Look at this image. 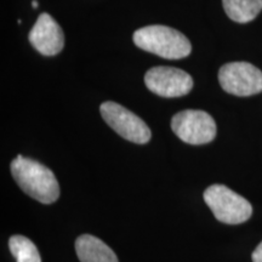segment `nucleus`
I'll use <instances>...</instances> for the list:
<instances>
[{
  "label": "nucleus",
  "instance_id": "3",
  "mask_svg": "<svg viewBox=\"0 0 262 262\" xmlns=\"http://www.w3.org/2000/svg\"><path fill=\"white\" fill-rule=\"evenodd\" d=\"M204 201L210 208L216 220L222 224H243L253 214V206L250 203L224 185H212L206 188Z\"/></svg>",
  "mask_w": 262,
  "mask_h": 262
},
{
  "label": "nucleus",
  "instance_id": "9",
  "mask_svg": "<svg viewBox=\"0 0 262 262\" xmlns=\"http://www.w3.org/2000/svg\"><path fill=\"white\" fill-rule=\"evenodd\" d=\"M75 251L80 262H119L112 249L91 234L78 237L75 241Z\"/></svg>",
  "mask_w": 262,
  "mask_h": 262
},
{
  "label": "nucleus",
  "instance_id": "8",
  "mask_svg": "<svg viewBox=\"0 0 262 262\" xmlns=\"http://www.w3.org/2000/svg\"><path fill=\"white\" fill-rule=\"evenodd\" d=\"M29 41L41 55L54 56L63 49L64 34L60 25L50 15L44 12L39 16L29 32Z\"/></svg>",
  "mask_w": 262,
  "mask_h": 262
},
{
  "label": "nucleus",
  "instance_id": "5",
  "mask_svg": "<svg viewBox=\"0 0 262 262\" xmlns=\"http://www.w3.org/2000/svg\"><path fill=\"white\" fill-rule=\"evenodd\" d=\"M100 112L104 122L123 139L143 145L152 137V133L147 124L140 117L120 104L108 101L101 104Z\"/></svg>",
  "mask_w": 262,
  "mask_h": 262
},
{
  "label": "nucleus",
  "instance_id": "2",
  "mask_svg": "<svg viewBox=\"0 0 262 262\" xmlns=\"http://www.w3.org/2000/svg\"><path fill=\"white\" fill-rule=\"evenodd\" d=\"M137 48L168 60L187 57L192 51L191 42L181 32L166 26H147L134 33Z\"/></svg>",
  "mask_w": 262,
  "mask_h": 262
},
{
  "label": "nucleus",
  "instance_id": "10",
  "mask_svg": "<svg viewBox=\"0 0 262 262\" xmlns=\"http://www.w3.org/2000/svg\"><path fill=\"white\" fill-rule=\"evenodd\" d=\"M225 12L232 21L247 24L262 10V0H222Z\"/></svg>",
  "mask_w": 262,
  "mask_h": 262
},
{
  "label": "nucleus",
  "instance_id": "11",
  "mask_svg": "<svg viewBox=\"0 0 262 262\" xmlns=\"http://www.w3.org/2000/svg\"><path fill=\"white\" fill-rule=\"evenodd\" d=\"M9 249L16 262H41L37 247L25 235H12L9 239Z\"/></svg>",
  "mask_w": 262,
  "mask_h": 262
},
{
  "label": "nucleus",
  "instance_id": "1",
  "mask_svg": "<svg viewBox=\"0 0 262 262\" xmlns=\"http://www.w3.org/2000/svg\"><path fill=\"white\" fill-rule=\"evenodd\" d=\"M12 178L24 192L42 204L56 202L60 186L55 173L37 160L18 156L11 163Z\"/></svg>",
  "mask_w": 262,
  "mask_h": 262
},
{
  "label": "nucleus",
  "instance_id": "7",
  "mask_svg": "<svg viewBox=\"0 0 262 262\" xmlns=\"http://www.w3.org/2000/svg\"><path fill=\"white\" fill-rule=\"evenodd\" d=\"M148 90L162 97H181L191 93L193 79L185 71L169 66L153 67L145 75Z\"/></svg>",
  "mask_w": 262,
  "mask_h": 262
},
{
  "label": "nucleus",
  "instance_id": "13",
  "mask_svg": "<svg viewBox=\"0 0 262 262\" xmlns=\"http://www.w3.org/2000/svg\"><path fill=\"white\" fill-rule=\"evenodd\" d=\"M38 2H37V0H33V2H32V6H33V8H34V9H37L38 8Z\"/></svg>",
  "mask_w": 262,
  "mask_h": 262
},
{
  "label": "nucleus",
  "instance_id": "6",
  "mask_svg": "<svg viewBox=\"0 0 262 262\" xmlns=\"http://www.w3.org/2000/svg\"><path fill=\"white\" fill-rule=\"evenodd\" d=\"M219 81L226 93L253 96L262 91V72L248 62H231L219 71Z\"/></svg>",
  "mask_w": 262,
  "mask_h": 262
},
{
  "label": "nucleus",
  "instance_id": "12",
  "mask_svg": "<svg viewBox=\"0 0 262 262\" xmlns=\"http://www.w3.org/2000/svg\"><path fill=\"white\" fill-rule=\"evenodd\" d=\"M251 258H253V262H262V242L254 250L253 255H251Z\"/></svg>",
  "mask_w": 262,
  "mask_h": 262
},
{
  "label": "nucleus",
  "instance_id": "4",
  "mask_svg": "<svg viewBox=\"0 0 262 262\" xmlns=\"http://www.w3.org/2000/svg\"><path fill=\"white\" fill-rule=\"evenodd\" d=\"M171 129L175 135L189 145H205L216 136V123L204 111L186 110L172 117Z\"/></svg>",
  "mask_w": 262,
  "mask_h": 262
}]
</instances>
